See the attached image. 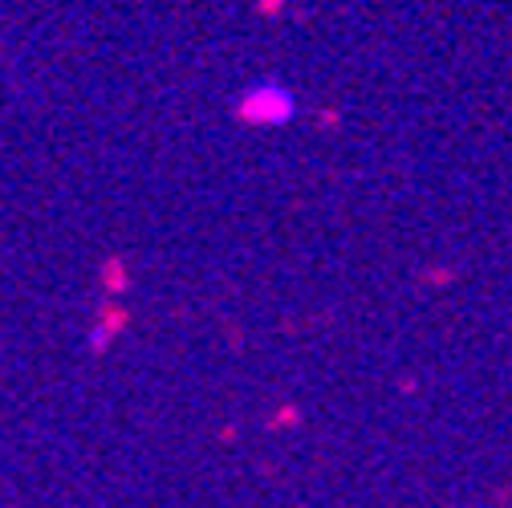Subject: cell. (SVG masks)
<instances>
[{
  "instance_id": "cell-1",
  "label": "cell",
  "mask_w": 512,
  "mask_h": 508,
  "mask_svg": "<svg viewBox=\"0 0 512 508\" xmlns=\"http://www.w3.org/2000/svg\"><path fill=\"white\" fill-rule=\"evenodd\" d=\"M236 118L252 122V126H281L293 118V94L277 82H256L240 102H236Z\"/></svg>"
}]
</instances>
